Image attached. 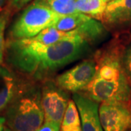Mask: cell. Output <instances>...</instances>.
Instances as JSON below:
<instances>
[{"instance_id":"6da1fadb","label":"cell","mask_w":131,"mask_h":131,"mask_svg":"<svg viewBox=\"0 0 131 131\" xmlns=\"http://www.w3.org/2000/svg\"><path fill=\"white\" fill-rule=\"evenodd\" d=\"M92 44L82 37L43 45L32 38L7 39L4 58L13 70L35 80L52 74L88 56Z\"/></svg>"},{"instance_id":"7a4b0ae2","label":"cell","mask_w":131,"mask_h":131,"mask_svg":"<svg viewBox=\"0 0 131 131\" xmlns=\"http://www.w3.org/2000/svg\"><path fill=\"white\" fill-rule=\"evenodd\" d=\"M7 126L13 131H36L45 120L42 87L28 81L5 110Z\"/></svg>"},{"instance_id":"3957f363","label":"cell","mask_w":131,"mask_h":131,"mask_svg":"<svg viewBox=\"0 0 131 131\" xmlns=\"http://www.w3.org/2000/svg\"><path fill=\"white\" fill-rule=\"evenodd\" d=\"M61 16L47 5L34 0L12 24L7 39L34 37L45 28L53 26Z\"/></svg>"},{"instance_id":"277c9868","label":"cell","mask_w":131,"mask_h":131,"mask_svg":"<svg viewBox=\"0 0 131 131\" xmlns=\"http://www.w3.org/2000/svg\"><path fill=\"white\" fill-rule=\"evenodd\" d=\"M82 91L84 95L98 103L131 102V85L127 79L108 81L94 77Z\"/></svg>"},{"instance_id":"5b68a950","label":"cell","mask_w":131,"mask_h":131,"mask_svg":"<svg viewBox=\"0 0 131 131\" xmlns=\"http://www.w3.org/2000/svg\"><path fill=\"white\" fill-rule=\"evenodd\" d=\"M69 101L67 91L58 86L55 81H45L42 86V106L45 121L61 125Z\"/></svg>"},{"instance_id":"8992f818","label":"cell","mask_w":131,"mask_h":131,"mask_svg":"<svg viewBox=\"0 0 131 131\" xmlns=\"http://www.w3.org/2000/svg\"><path fill=\"white\" fill-rule=\"evenodd\" d=\"M96 73V63L93 58L86 59L69 70L58 75L55 82L67 92L78 93L84 89L93 80Z\"/></svg>"},{"instance_id":"52a82bcc","label":"cell","mask_w":131,"mask_h":131,"mask_svg":"<svg viewBox=\"0 0 131 131\" xmlns=\"http://www.w3.org/2000/svg\"><path fill=\"white\" fill-rule=\"evenodd\" d=\"M99 117L104 131H127L131 128V102H103Z\"/></svg>"},{"instance_id":"ba28073f","label":"cell","mask_w":131,"mask_h":131,"mask_svg":"<svg viewBox=\"0 0 131 131\" xmlns=\"http://www.w3.org/2000/svg\"><path fill=\"white\" fill-rule=\"evenodd\" d=\"M102 23L108 31L115 34L130 31L131 28V0L108 1Z\"/></svg>"},{"instance_id":"9c48e42d","label":"cell","mask_w":131,"mask_h":131,"mask_svg":"<svg viewBox=\"0 0 131 131\" xmlns=\"http://www.w3.org/2000/svg\"><path fill=\"white\" fill-rule=\"evenodd\" d=\"M8 66L0 65V112L5 111L27 84Z\"/></svg>"},{"instance_id":"30bf717a","label":"cell","mask_w":131,"mask_h":131,"mask_svg":"<svg viewBox=\"0 0 131 131\" xmlns=\"http://www.w3.org/2000/svg\"><path fill=\"white\" fill-rule=\"evenodd\" d=\"M72 98L80 114L82 131H103L98 102L80 92L73 93Z\"/></svg>"},{"instance_id":"8fae6325","label":"cell","mask_w":131,"mask_h":131,"mask_svg":"<svg viewBox=\"0 0 131 131\" xmlns=\"http://www.w3.org/2000/svg\"><path fill=\"white\" fill-rule=\"evenodd\" d=\"M107 3V0H75V7L78 13L102 22Z\"/></svg>"},{"instance_id":"7c38bea8","label":"cell","mask_w":131,"mask_h":131,"mask_svg":"<svg viewBox=\"0 0 131 131\" xmlns=\"http://www.w3.org/2000/svg\"><path fill=\"white\" fill-rule=\"evenodd\" d=\"M61 131H82L80 114L73 100H70L61 125Z\"/></svg>"},{"instance_id":"4fadbf2b","label":"cell","mask_w":131,"mask_h":131,"mask_svg":"<svg viewBox=\"0 0 131 131\" xmlns=\"http://www.w3.org/2000/svg\"><path fill=\"white\" fill-rule=\"evenodd\" d=\"M90 18V16L89 15L81 13L63 15L57 20L53 26L58 30L63 31H74L81 26Z\"/></svg>"},{"instance_id":"5bb4252c","label":"cell","mask_w":131,"mask_h":131,"mask_svg":"<svg viewBox=\"0 0 131 131\" xmlns=\"http://www.w3.org/2000/svg\"><path fill=\"white\" fill-rule=\"evenodd\" d=\"M49 7L54 12L61 15L73 14L78 13L75 7V0H71L67 2H61L59 0H37Z\"/></svg>"},{"instance_id":"9a60e30c","label":"cell","mask_w":131,"mask_h":131,"mask_svg":"<svg viewBox=\"0 0 131 131\" xmlns=\"http://www.w3.org/2000/svg\"><path fill=\"white\" fill-rule=\"evenodd\" d=\"M11 13L7 8L3 9L0 13V61L3 63L5 50V28L8 24Z\"/></svg>"},{"instance_id":"2e32d148","label":"cell","mask_w":131,"mask_h":131,"mask_svg":"<svg viewBox=\"0 0 131 131\" xmlns=\"http://www.w3.org/2000/svg\"><path fill=\"white\" fill-rule=\"evenodd\" d=\"M122 71L131 85V37L127 42L121 58Z\"/></svg>"},{"instance_id":"e0dca14e","label":"cell","mask_w":131,"mask_h":131,"mask_svg":"<svg viewBox=\"0 0 131 131\" xmlns=\"http://www.w3.org/2000/svg\"><path fill=\"white\" fill-rule=\"evenodd\" d=\"M31 1V0H8L6 8L9 9L11 13H13L23 9Z\"/></svg>"},{"instance_id":"ac0fdd59","label":"cell","mask_w":131,"mask_h":131,"mask_svg":"<svg viewBox=\"0 0 131 131\" xmlns=\"http://www.w3.org/2000/svg\"><path fill=\"white\" fill-rule=\"evenodd\" d=\"M61 124L53 121H45L36 131H60Z\"/></svg>"},{"instance_id":"d6986e66","label":"cell","mask_w":131,"mask_h":131,"mask_svg":"<svg viewBox=\"0 0 131 131\" xmlns=\"http://www.w3.org/2000/svg\"><path fill=\"white\" fill-rule=\"evenodd\" d=\"M5 122H6L5 117H0V131H3V129L5 127Z\"/></svg>"},{"instance_id":"ffe728a7","label":"cell","mask_w":131,"mask_h":131,"mask_svg":"<svg viewBox=\"0 0 131 131\" xmlns=\"http://www.w3.org/2000/svg\"><path fill=\"white\" fill-rule=\"evenodd\" d=\"M8 0H0V9H3V6L7 4Z\"/></svg>"},{"instance_id":"44dd1931","label":"cell","mask_w":131,"mask_h":131,"mask_svg":"<svg viewBox=\"0 0 131 131\" xmlns=\"http://www.w3.org/2000/svg\"><path fill=\"white\" fill-rule=\"evenodd\" d=\"M3 131H13V130H11L9 127H8L7 126H5L4 129H3Z\"/></svg>"},{"instance_id":"7402d4cb","label":"cell","mask_w":131,"mask_h":131,"mask_svg":"<svg viewBox=\"0 0 131 131\" xmlns=\"http://www.w3.org/2000/svg\"><path fill=\"white\" fill-rule=\"evenodd\" d=\"M59 1H61V2H67L71 1V0H59Z\"/></svg>"},{"instance_id":"603a6c76","label":"cell","mask_w":131,"mask_h":131,"mask_svg":"<svg viewBox=\"0 0 131 131\" xmlns=\"http://www.w3.org/2000/svg\"><path fill=\"white\" fill-rule=\"evenodd\" d=\"M2 63H2V61H0V65H1V64H2Z\"/></svg>"},{"instance_id":"cb8c5ba5","label":"cell","mask_w":131,"mask_h":131,"mask_svg":"<svg viewBox=\"0 0 131 131\" xmlns=\"http://www.w3.org/2000/svg\"><path fill=\"white\" fill-rule=\"evenodd\" d=\"M127 131H131V128H130V129H129V130H127Z\"/></svg>"},{"instance_id":"d4e9b609","label":"cell","mask_w":131,"mask_h":131,"mask_svg":"<svg viewBox=\"0 0 131 131\" xmlns=\"http://www.w3.org/2000/svg\"><path fill=\"white\" fill-rule=\"evenodd\" d=\"M130 34L131 35V28H130Z\"/></svg>"},{"instance_id":"484cf974","label":"cell","mask_w":131,"mask_h":131,"mask_svg":"<svg viewBox=\"0 0 131 131\" xmlns=\"http://www.w3.org/2000/svg\"><path fill=\"white\" fill-rule=\"evenodd\" d=\"M2 9H0V13L2 12Z\"/></svg>"},{"instance_id":"4316f807","label":"cell","mask_w":131,"mask_h":131,"mask_svg":"<svg viewBox=\"0 0 131 131\" xmlns=\"http://www.w3.org/2000/svg\"><path fill=\"white\" fill-rule=\"evenodd\" d=\"M107 1H108H108H111V0H107Z\"/></svg>"}]
</instances>
